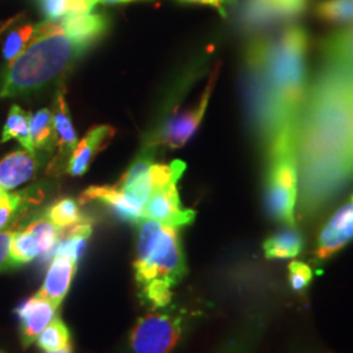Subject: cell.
Instances as JSON below:
<instances>
[{"label": "cell", "mask_w": 353, "mask_h": 353, "mask_svg": "<svg viewBox=\"0 0 353 353\" xmlns=\"http://www.w3.org/2000/svg\"><path fill=\"white\" fill-rule=\"evenodd\" d=\"M77 262L70 259L68 256L54 255L43 284L37 292L38 296L46 299L52 305L59 307L71 288L77 271Z\"/></svg>", "instance_id": "obj_14"}, {"label": "cell", "mask_w": 353, "mask_h": 353, "mask_svg": "<svg viewBox=\"0 0 353 353\" xmlns=\"http://www.w3.org/2000/svg\"><path fill=\"white\" fill-rule=\"evenodd\" d=\"M7 194H8V191H7V190L3 189V188H1V186H0V199H1V198H3V196H6V195H7Z\"/></svg>", "instance_id": "obj_36"}, {"label": "cell", "mask_w": 353, "mask_h": 353, "mask_svg": "<svg viewBox=\"0 0 353 353\" xmlns=\"http://www.w3.org/2000/svg\"><path fill=\"white\" fill-rule=\"evenodd\" d=\"M183 319L174 313L154 312L141 316L130 334L132 353H170L182 338Z\"/></svg>", "instance_id": "obj_6"}, {"label": "cell", "mask_w": 353, "mask_h": 353, "mask_svg": "<svg viewBox=\"0 0 353 353\" xmlns=\"http://www.w3.org/2000/svg\"><path fill=\"white\" fill-rule=\"evenodd\" d=\"M24 204V192L7 194L0 199V230H4L11 224L13 217Z\"/></svg>", "instance_id": "obj_28"}, {"label": "cell", "mask_w": 353, "mask_h": 353, "mask_svg": "<svg viewBox=\"0 0 353 353\" xmlns=\"http://www.w3.org/2000/svg\"><path fill=\"white\" fill-rule=\"evenodd\" d=\"M92 234V223L88 219L79 223L75 227L62 230V239L59 241L54 255H64L70 259L79 261L83 258L84 252L87 250V243Z\"/></svg>", "instance_id": "obj_21"}, {"label": "cell", "mask_w": 353, "mask_h": 353, "mask_svg": "<svg viewBox=\"0 0 353 353\" xmlns=\"http://www.w3.org/2000/svg\"><path fill=\"white\" fill-rule=\"evenodd\" d=\"M261 55L274 96L288 119L297 123L307 94L309 36L303 26L290 24L270 37L252 41Z\"/></svg>", "instance_id": "obj_3"}, {"label": "cell", "mask_w": 353, "mask_h": 353, "mask_svg": "<svg viewBox=\"0 0 353 353\" xmlns=\"http://www.w3.org/2000/svg\"><path fill=\"white\" fill-rule=\"evenodd\" d=\"M11 139L19 140L24 150L36 154V150L33 147L30 137V115L26 113V110H23L19 105H12L1 132L3 143Z\"/></svg>", "instance_id": "obj_22"}, {"label": "cell", "mask_w": 353, "mask_h": 353, "mask_svg": "<svg viewBox=\"0 0 353 353\" xmlns=\"http://www.w3.org/2000/svg\"><path fill=\"white\" fill-rule=\"evenodd\" d=\"M217 75L219 67L214 68L199 101L186 112L173 114L163 125V128L159 132V138L152 140L153 143L164 144L169 148H181L189 141L190 138L195 134V131L202 123L203 117L205 114L211 94L214 92Z\"/></svg>", "instance_id": "obj_7"}, {"label": "cell", "mask_w": 353, "mask_h": 353, "mask_svg": "<svg viewBox=\"0 0 353 353\" xmlns=\"http://www.w3.org/2000/svg\"><path fill=\"white\" fill-rule=\"evenodd\" d=\"M54 132H55V147L58 148L57 156L50 165V172L52 174H61L65 172L68 161L75 151L77 144L75 128L72 125V119L64 97V88L59 89L57 93L54 110Z\"/></svg>", "instance_id": "obj_11"}, {"label": "cell", "mask_w": 353, "mask_h": 353, "mask_svg": "<svg viewBox=\"0 0 353 353\" xmlns=\"http://www.w3.org/2000/svg\"><path fill=\"white\" fill-rule=\"evenodd\" d=\"M265 198L268 214L285 227L296 225L299 196V160L296 125L283 127L265 145Z\"/></svg>", "instance_id": "obj_5"}, {"label": "cell", "mask_w": 353, "mask_h": 353, "mask_svg": "<svg viewBox=\"0 0 353 353\" xmlns=\"http://www.w3.org/2000/svg\"><path fill=\"white\" fill-rule=\"evenodd\" d=\"M307 0H248L243 19L250 26L288 21L301 14Z\"/></svg>", "instance_id": "obj_13"}, {"label": "cell", "mask_w": 353, "mask_h": 353, "mask_svg": "<svg viewBox=\"0 0 353 353\" xmlns=\"http://www.w3.org/2000/svg\"><path fill=\"white\" fill-rule=\"evenodd\" d=\"M348 72H350V89L353 97V70H348Z\"/></svg>", "instance_id": "obj_34"}, {"label": "cell", "mask_w": 353, "mask_h": 353, "mask_svg": "<svg viewBox=\"0 0 353 353\" xmlns=\"http://www.w3.org/2000/svg\"><path fill=\"white\" fill-rule=\"evenodd\" d=\"M64 34L77 41L93 43L108 28V20L101 13H74L58 20Z\"/></svg>", "instance_id": "obj_19"}, {"label": "cell", "mask_w": 353, "mask_h": 353, "mask_svg": "<svg viewBox=\"0 0 353 353\" xmlns=\"http://www.w3.org/2000/svg\"><path fill=\"white\" fill-rule=\"evenodd\" d=\"M138 227L134 270L139 288L148 284L173 288L188 272L178 229L150 219L140 220Z\"/></svg>", "instance_id": "obj_4"}, {"label": "cell", "mask_w": 353, "mask_h": 353, "mask_svg": "<svg viewBox=\"0 0 353 353\" xmlns=\"http://www.w3.org/2000/svg\"><path fill=\"white\" fill-rule=\"evenodd\" d=\"M176 183V181H172L163 186L153 188L148 201L143 207L141 217L176 229L191 224L196 214L194 210L182 207Z\"/></svg>", "instance_id": "obj_8"}, {"label": "cell", "mask_w": 353, "mask_h": 353, "mask_svg": "<svg viewBox=\"0 0 353 353\" xmlns=\"http://www.w3.org/2000/svg\"><path fill=\"white\" fill-rule=\"evenodd\" d=\"M37 345L43 352L62 351L72 347L70 328L59 316H55L50 325L45 328L37 338Z\"/></svg>", "instance_id": "obj_24"}, {"label": "cell", "mask_w": 353, "mask_h": 353, "mask_svg": "<svg viewBox=\"0 0 353 353\" xmlns=\"http://www.w3.org/2000/svg\"><path fill=\"white\" fill-rule=\"evenodd\" d=\"M114 132L115 130L110 126H97L88 131L83 139L77 141L65 173L72 176H84L92 160L102 148L106 147V144L113 138Z\"/></svg>", "instance_id": "obj_15"}, {"label": "cell", "mask_w": 353, "mask_h": 353, "mask_svg": "<svg viewBox=\"0 0 353 353\" xmlns=\"http://www.w3.org/2000/svg\"><path fill=\"white\" fill-rule=\"evenodd\" d=\"M316 14L323 21L338 26L353 24V0H321Z\"/></svg>", "instance_id": "obj_26"}, {"label": "cell", "mask_w": 353, "mask_h": 353, "mask_svg": "<svg viewBox=\"0 0 353 353\" xmlns=\"http://www.w3.org/2000/svg\"><path fill=\"white\" fill-rule=\"evenodd\" d=\"M14 230L4 229L0 230V272L10 268V252Z\"/></svg>", "instance_id": "obj_30"}, {"label": "cell", "mask_w": 353, "mask_h": 353, "mask_svg": "<svg viewBox=\"0 0 353 353\" xmlns=\"http://www.w3.org/2000/svg\"><path fill=\"white\" fill-rule=\"evenodd\" d=\"M182 3H189V4H198V6H204V7H211L220 13L223 17L227 16V8L236 4L237 0H179Z\"/></svg>", "instance_id": "obj_31"}, {"label": "cell", "mask_w": 353, "mask_h": 353, "mask_svg": "<svg viewBox=\"0 0 353 353\" xmlns=\"http://www.w3.org/2000/svg\"><path fill=\"white\" fill-rule=\"evenodd\" d=\"M157 150V144L150 143L143 151L140 152L138 157L130 165L126 173L122 176L119 183L117 185L123 192L125 198L130 204L141 211L143 207L148 201L153 190L152 183L151 168L154 164V153Z\"/></svg>", "instance_id": "obj_9"}, {"label": "cell", "mask_w": 353, "mask_h": 353, "mask_svg": "<svg viewBox=\"0 0 353 353\" xmlns=\"http://www.w3.org/2000/svg\"><path fill=\"white\" fill-rule=\"evenodd\" d=\"M353 240V194L341 208L330 217L321 230L316 242L318 261H326L341 252Z\"/></svg>", "instance_id": "obj_10"}, {"label": "cell", "mask_w": 353, "mask_h": 353, "mask_svg": "<svg viewBox=\"0 0 353 353\" xmlns=\"http://www.w3.org/2000/svg\"><path fill=\"white\" fill-rule=\"evenodd\" d=\"M303 246V236L294 227H287L263 242V252L267 259H290L301 252Z\"/></svg>", "instance_id": "obj_20"}, {"label": "cell", "mask_w": 353, "mask_h": 353, "mask_svg": "<svg viewBox=\"0 0 353 353\" xmlns=\"http://www.w3.org/2000/svg\"><path fill=\"white\" fill-rule=\"evenodd\" d=\"M303 210L313 212L353 179V97L350 72L325 63L309 85L296 123Z\"/></svg>", "instance_id": "obj_1"}, {"label": "cell", "mask_w": 353, "mask_h": 353, "mask_svg": "<svg viewBox=\"0 0 353 353\" xmlns=\"http://www.w3.org/2000/svg\"><path fill=\"white\" fill-rule=\"evenodd\" d=\"M50 353H72V347H70V348H65V350H62V351H57V352Z\"/></svg>", "instance_id": "obj_35"}, {"label": "cell", "mask_w": 353, "mask_h": 353, "mask_svg": "<svg viewBox=\"0 0 353 353\" xmlns=\"http://www.w3.org/2000/svg\"><path fill=\"white\" fill-rule=\"evenodd\" d=\"M90 45L64 34L58 20L39 23L30 43L7 65L0 97H17L46 87L67 72Z\"/></svg>", "instance_id": "obj_2"}, {"label": "cell", "mask_w": 353, "mask_h": 353, "mask_svg": "<svg viewBox=\"0 0 353 353\" xmlns=\"http://www.w3.org/2000/svg\"><path fill=\"white\" fill-rule=\"evenodd\" d=\"M37 24H24L14 26L10 30L3 41V57L6 61L11 62L21 51L26 49L34 38Z\"/></svg>", "instance_id": "obj_27"}, {"label": "cell", "mask_w": 353, "mask_h": 353, "mask_svg": "<svg viewBox=\"0 0 353 353\" xmlns=\"http://www.w3.org/2000/svg\"><path fill=\"white\" fill-rule=\"evenodd\" d=\"M250 348L252 341L249 339V336H239L228 341L219 353H252Z\"/></svg>", "instance_id": "obj_32"}, {"label": "cell", "mask_w": 353, "mask_h": 353, "mask_svg": "<svg viewBox=\"0 0 353 353\" xmlns=\"http://www.w3.org/2000/svg\"><path fill=\"white\" fill-rule=\"evenodd\" d=\"M30 137L34 150L51 152L55 147L52 112L41 109L30 117Z\"/></svg>", "instance_id": "obj_23"}, {"label": "cell", "mask_w": 353, "mask_h": 353, "mask_svg": "<svg viewBox=\"0 0 353 353\" xmlns=\"http://www.w3.org/2000/svg\"><path fill=\"white\" fill-rule=\"evenodd\" d=\"M288 275H290V284L292 290L296 292H301L309 287V284L313 280V271L310 265L293 261L288 265Z\"/></svg>", "instance_id": "obj_29"}, {"label": "cell", "mask_w": 353, "mask_h": 353, "mask_svg": "<svg viewBox=\"0 0 353 353\" xmlns=\"http://www.w3.org/2000/svg\"><path fill=\"white\" fill-rule=\"evenodd\" d=\"M46 216L61 230L75 227L79 223H81L87 219L81 212L79 203L71 198H63V199L54 203L48 210Z\"/></svg>", "instance_id": "obj_25"}, {"label": "cell", "mask_w": 353, "mask_h": 353, "mask_svg": "<svg viewBox=\"0 0 353 353\" xmlns=\"http://www.w3.org/2000/svg\"><path fill=\"white\" fill-rule=\"evenodd\" d=\"M128 1H135V0H97V3H101V4H122Z\"/></svg>", "instance_id": "obj_33"}, {"label": "cell", "mask_w": 353, "mask_h": 353, "mask_svg": "<svg viewBox=\"0 0 353 353\" xmlns=\"http://www.w3.org/2000/svg\"><path fill=\"white\" fill-rule=\"evenodd\" d=\"M39 161L36 154L20 150L0 160V186L4 190L16 189L36 174Z\"/></svg>", "instance_id": "obj_16"}, {"label": "cell", "mask_w": 353, "mask_h": 353, "mask_svg": "<svg viewBox=\"0 0 353 353\" xmlns=\"http://www.w3.org/2000/svg\"><path fill=\"white\" fill-rule=\"evenodd\" d=\"M325 63L353 70V24L327 34L319 45Z\"/></svg>", "instance_id": "obj_18"}, {"label": "cell", "mask_w": 353, "mask_h": 353, "mask_svg": "<svg viewBox=\"0 0 353 353\" xmlns=\"http://www.w3.org/2000/svg\"><path fill=\"white\" fill-rule=\"evenodd\" d=\"M59 307L52 305L37 293L28 299L16 309L19 318L20 338L24 347H29L37 341L39 334L48 327L57 316Z\"/></svg>", "instance_id": "obj_12"}, {"label": "cell", "mask_w": 353, "mask_h": 353, "mask_svg": "<svg viewBox=\"0 0 353 353\" xmlns=\"http://www.w3.org/2000/svg\"><path fill=\"white\" fill-rule=\"evenodd\" d=\"M0 353H4V352H1V351H0Z\"/></svg>", "instance_id": "obj_37"}, {"label": "cell", "mask_w": 353, "mask_h": 353, "mask_svg": "<svg viewBox=\"0 0 353 353\" xmlns=\"http://www.w3.org/2000/svg\"><path fill=\"white\" fill-rule=\"evenodd\" d=\"M96 201L109 207L121 220L127 223L138 224L141 217V211L130 204L123 192L115 186H92L85 190L81 195V203Z\"/></svg>", "instance_id": "obj_17"}]
</instances>
